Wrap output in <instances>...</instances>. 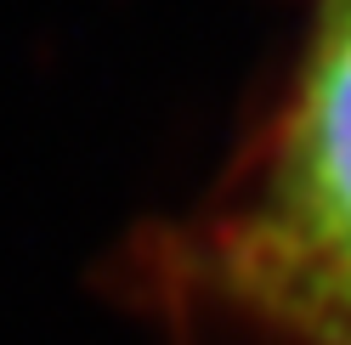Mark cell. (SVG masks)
I'll use <instances>...</instances> for the list:
<instances>
[{"label":"cell","mask_w":351,"mask_h":345,"mask_svg":"<svg viewBox=\"0 0 351 345\" xmlns=\"http://www.w3.org/2000/svg\"><path fill=\"white\" fill-rule=\"evenodd\" d=\"M244 311L300 345H351V0H323L250 187L210 232Z\"/></svg>","instance_id":"obj_1"}]
</instances>
